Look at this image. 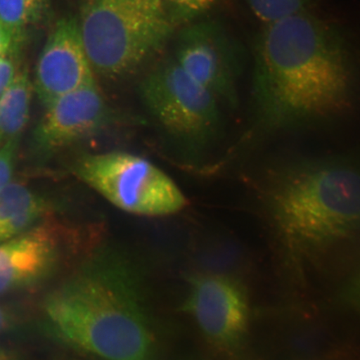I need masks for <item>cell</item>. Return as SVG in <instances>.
<instances>
[{
  "label": "cell",
  "instance_id": "6da1fadb",
  "mask_svg": "<svg viewBox=\"0 0 360 360\" xmlns=\"http://www.w3.org/2000/svg\"><path fill=\"white\" fill-rule=\"evenodd\" d=\"M51 340L101 360H154L156 340L141 268L120 248H94L40 307Z\"/></svg>",
  "mask_w": 360,
  "mask_h": 360
},
{
  "label": "cell",
  "instance_id": "7a4b0ae2",
  "mask_svg": "<svg viewBox=\"0 0 360 360\" xmlns=\"http://www.w3.org/2000/svg\"><path fill=\"white\" fill-rule=\"evenodd\" d=\"M354 70L334 30L305 11L264 25L256 42L252 94L264 127L328 120L352 103Z\"/></svg>",
  "mask_w": 360,
  "mask_h": 360
},
{
  "label": "cell",
  "instance_id": "3957f363",
  "mask_svg": "<svg viewBox=\"0 0 360 360\" xmlns=\"http://www.w3.org/2000/svg\"><path fill=\"white\" fill-rule=\"evenodd\" d=\"M274 237L295 260L360 237V159L346 155L294 162L265 193Z\"/></svg>",
  "mask_w": 360,
  "mask_h": 360
},
{
  "label": "cell",
  "instance_id": "277c9868",
  "mask_svg": "<svg viewBox=\"0 0 360 360\" xmlns=\"http://www.w3.org/2000/svg\"><path fill=\"white\" fill-rule=\"evenodd\" d=\"M79 25L94 73L105 77L136 70L179 26L161 0H87Z\"/></svg>",
  "mask_w": 360,
  "mask_h": 360
},
{
  "label": "cell",
  "instance_id": "5b68a950",
  "mask_svg": "<svg viewBox=\"0 0 360 360\" xmlns=\"http://www.w3.org/2000/svg\"><path fill=\"white\" fill-rule=\"evenodd\" d=\"M72 173L126 213L165 217L187 205L184 193L167 174L131 153L81 155L72 165Z\"/></svg>",
  "mask_w": 360,
  "mask_h": 360
},
{
  "label": "cell",
  "instance_id": "8992f818",
  "mask_svg": "<svg viewBox=\"0 0 360 360\" xmlns=\"http://www.w3.org/2000/svg\"><path fill=\"white\" fill-rule=\"evenodd\" d=\"M143 102L168 136L186 150H202L220 124V103L172 58L161 62L141 87Z\"/></svg>",
  "mask_w": 360,
  "mask_h": 360
},
{
  "label": "cell",
  "instance_id": "52a82bcc",
  "mask_svg": "<svg viewBox=\"0 0 360 360\" xmlns=\"http://www.w3.org/2000/svg\"><path fill=\"white\" fill-rule=\"evenodd\" d=\"M187 281L183 311L214 347L227 352L240 348L250 322L249 303L240 283L217 273H195Z\"/></svg>",
  "mask_w": 360,
  "mask_h": 360
},
{
  "label": "cell",
  "instance_id": "ba28073f",
  "mask_svg": "<svg viewBox=\"0 0 360 360\" xmlns=\"http://www.w3.org/2000/svg\"><path fill=\"white\" fill-rule=\"evenodd\" d=\"M173 58L220 103L231 108L238 105L240 52L218 22L205 20L187 24L177 35Z\"/></svg>",
  "mask_w": 360,
  "mask_h": 360
},
{
  "label": "cell",
  "instance_id": "9c48e42d",
  "mask_svg": "<svg viewBox=\"0 0 360 360\" xmlns=\"http://www.w3.org/2000/svg\"><path fill=\"white\" fill-rule=\"evenodd\" d=\"M33 133L34 150L47 156L94 136L110 124L111 114L96 80L49 103Z\"/></svg>",
  "mask_w": 360,
  "mask_h": 360
},
{
  "label": "cell",
  "instance_id": "30bf717a",
  "mask_svg": "<svg viewBox=\"0 0 360 360\" xmlns=\"http://www.w3.org/2000/svg\"><path fill=\"white\" fill-rule=\"evenodd\" d=\"M65 244L63 228L51 222L35 225L0 244V298L34 289L60 264Z\"/></svg>",
  "mask_w": 360,
  "mask_h": 360
},
{
  "label": "cell",
  "instance_id": "8fae6325",
  "mask_svg": "<svg viewBox=\"0 0 360 360\" xmlns=\"http://www.w3.org/2000/svg\"><path fill=\"white\" fill-rule=\"evenodd\" d=\"M79 21H58L36 65L34 88L45 106L58 97L94 81Z\"/></svg>",
  "mask_w": 360,
  "mask_h": 360
},
{
  "label": "cell",
  "instance_id": "7c38bea8",
  "mask_svg": "<svg viewBox=\"0 0 360 360\" xmlns=\"http://www.w3.org/2000/svg\"><path fill=\"white\" fill-rule=\"evenodd\" d=\"M52 207L39 193L12 183L0 191V244L42 222Z\"/></svg>",
  "mask_w": 360,
  "mask_h": 360
},
{
  "label": "cell",
  "instance_id": "4fadbf2b",
  "mask_svg": "<svg viewBox=\"0 0 360 360\" xmlns=\"http://www.w3.org/2000/svg\"><path fill=\"white\" fill-rule=\"evenodd\" d=\"M34 89L28 70L20 69L0 98V147L11 139L22 137L29 122Z\"/></svg>",
  "mask_w": 360,
  "mask_h": 360
},
{
  "label": "cell",
  "instance_id": "5bb4252c",
  "mask_svg": "<svg viewBox=\"0 0 360 360\" xmlns=\"http://www.w3.org/2000/svg\"><path fill=\"white\" fill-rule=\"evenodd\" d=\"M47 0H0V24L20 39L22 31L41 15Z\"/></svg>",
  "mask_w": 360,
  "mask_h": 360
},
{
  "label": "cell",
  "instance_id": "9a60e30c",
  "mask_svg": "<svg viewBox=\"0 0 360 360\" xmlns=\"http://www.w3.org/2000/svg\"><path fill=\"white\" fill-rule=\"evenodd\" d=\"M252 13L264 25L302 12L309 0H246Z\"/></svg>",
  "mask_w": 360,
  "mask_h": 360
},
{
  "label": "cell",
  "instance_id": "2e32d148",
  "mask_svg": "<svg viewBox=\"0 0 360 360\" xmlns=\"http://www.w3.org/2000/svg\"><path fill=\"white\" fill-rule=\"evenodd\" d=\"M179 25L190 24L212 8L218 0H161Z\"/></svg>",
  "mask_w": 360,
  "mask_h": 360
},
{
  "label": "cell",
  "instance_id": "e0dca14e",
  "mask_svg": "<svg viewBox=\"0 0 360 360\" xmlns=\"http://www.w3.org/2000/svg\"><path fill=\"white\" fill-rule=\"evenodd\" d=\"M20 141L18 137L0 147V191L13 183Z\"/></svg>",
  "mask_w": 360,
  "mask_h": 360
},
{
  "label": "cell",
  "instance_id": "ac0fdd59",
  "mask_svg": "<svg viewBox=\"0 0 360 360\" xmlns=\"http://www.w3.org/2000/svg\"><path fill=\"white\" fill-rule=\"evenodd\" d=\"M19 43L4 55L0 56V98L6 91L20 70Z\"/></svg>",
  "mask_w": 360,
  "mask_h": 360
},
{
  "label": "cell",
  "instance_id": "d6986e66",
  "mask_svg": "<svg viewBox=\"0 0 360 360\" xmlns=\"http://www.w3.org/2000/svg\"><path fill=\"white\" fill-rule=\"evenodd\" d=\"M20 321V314L15 308L7 304L0 303V335L15 330Z\"/></svg>",
  "mask_w": 360,
  "mask_h": 360
},
{
  "label": "cell",
  "instance_id": "ffe728a7",
  "mask_svg": "<svg viewBox=\"0 0 360 360\" xmlns=\"http://www.w3.org/2000/svg\"><path fill=\"white\" fill-rule=\"evenodd\" d=\"M343 295L347 303L360 312V268L349 278Z\"/></svg>",
  "mask_w": 360,
  "mask_h": 360
},
{
  "label": "cell",
  "instance_id": "44dd1931",
  "mask_svg": "<svg viewBox=\"0 0 360 360\" xmlns=\"http://www.w3.org/2000/svg\"><path fill=\"white\" fill-rule=\"evenodd\" d=\"M20 42V39L15 38L11 31L0 24V56L10 51L13 45Z\"/></svg>",
  "mask_w": 360,
  "mask_h": 360
},
{
  "label": "cell",
  "instance_id": "7402d4cb",
  "mask_svg": "<svg viewBox=\"0 0 360 360\" xmlns=\"http://www.w3.org/2000/svg\"><path fill=\"white\" fill-rule=\"evenodd\" d=\"M0 360H21V359L13 350L0 345Z\"/></svg>",
  "mask_w": 360,
  "mask_h": 360
}]
</instances>
